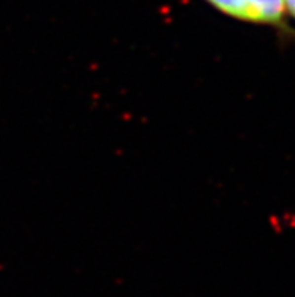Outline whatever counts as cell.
<instances>
[{
    "label": "cell",
    "instance_id": "1",
    "mask_svg": "<svg viewBox=\"0 0 295 297\" xmlns=\"http://www.w3.org/2000/svg\"><path fill=\"white\" fill-rule=\"evenodd\" d=\"M203 2L227 18L273 29L285 41L295 42V27L289 23L285 0H203Z\"/></svg>",
    "mask_w": 295,
    "mask_h": 297
},
{
    "label": "cell",
    "instance_id": "2",
    "mask_svg": "<svg viewBox=\"0 0 295 297\" xmlns=\"http://www.w3.org/2000/svg\"><path fill=\"white\" fill-rule=\"evenodd\" d=\"M285 6H286V14L289 20L295 21V0H285Z\"/></svg>",
    "mask_w": 295,
    "mask_h": 297
}]
</instances>
